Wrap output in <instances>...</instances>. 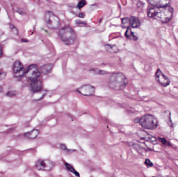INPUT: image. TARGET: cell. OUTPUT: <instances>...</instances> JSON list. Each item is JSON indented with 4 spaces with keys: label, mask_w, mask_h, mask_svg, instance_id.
I'll use <instances>...</instances> for the list:
<instances>
[{
    "label": "cell",
    "mask_w": 178,
    "mask_h": 177,
    "mask_svg": "<svg viewBox=\"0 0 178 177\" xmlns=\"http://www.w3.org/2000/svg\"><path fill=\"white\" fill-rule=\"evenodd\" d=\"M59 36L60 39L66 45H72L75 43L77 35L73 28L70 27H65L59 31Z\"/></svg>",
    "instance_id": "cell-3"
},
{
    "label": "cell",
    "mask_w": 178,
    "mask_h": 177,
    "mask_svg": "<svg viewBox=\"0 0 178 177\" xmlns=\"http://www.w3.org/2000/svg\"><path fill=\"white\" fill-rule=\"evenodd\" d=\"M128 83L127 77L121 73H115L111 75L108 86L112 90H121L126 87Z\"/></svg>",
    "instance_id": "cell-2"
},
{
    "label": "cell",
    "mask_w": 178,
    "mask_h": 177,
    "mask_svg": "<svg viewBox=\"0 0 178 177\" xmlns=\"http://www.w3.org/2000/svg\"><path fill=\"white\" fill-rule=\"evenodd\" d=\"M60 149L62 150H67L66 145H65V144H60Z\"/></svg>",
    "instance_id": "cell-29"
},
{
    "label": "cell",
    "mask_w": 178,
    "mask_h": 177,
    "mask_svg": "<svg viewBox=\"0 0 178 177\" xmlns=\"http://www.w3.org/2000/svg\"><path fill=\"white\" fill-rule=\"evenodd\" d=\"M139 117H137V118H135L134 121L135 122V123L137 124H139Z\"/></svg>",
    "instance_id": "cell-31"
},
{
    "label": "cell",
    "mask_w": 178,
    "mask_h": 177,
    "mask_svg": "<svg viewBox=\"0 0 178 177\" xmlns=\"http://www.w3.org/2000/svg\"><path fill=\"white\" fill-rule=\"evenodd\" d=\"M47 90H43L39 92H33V95L32 97V99L35 101L41 100L44 98V97L47 94Z\"/></svg>",
    "instance_id": "cell-15"
},
{
    "label": "cell",
    "mask_w": 178,
    "mask_h": 177,
    "mask_svg": "<svg viewBox=\"0 0 178 177\" xmlns=\"http://www.w3.org/2000/svg\"><path fill=\"white\" fill-rule=\"evenodd\" d=\"M105 48L106 51L112 53H116L119 51L118 47L116 45L112 44H107L105 46Z\"/></svg>",
    "instance_id": "cell-19"
},
{
    "label": "cell",
    "mask_w": 178,
    "mask_h": 177,
    "mask_svg": "<svg viewBox=\"0 0 178 177\" xmlns=\"http://www.w3.org/2000/svg\"><path fill=\"white\" fill-rule=\"evenodd\" d=\"M139 124L146 129L154 130L158 125V122L154 115L145 114L139 118Z\"/></svg>",
    "instance_id": "cell-4"
},
{
    "label": "cell",
    "mask_w": 178,
    "mask_h": 177,
    "mask_svg": "<svg viewBox=\"0 0 178 177\" xmlns=\"http://www.w3.org/2000/svg\"><path fill=\"white\" fill-rule=\"evenodd\" d=\"M90 72L93 73L94 74L103 75L105 74H108V72L99 69H92L90 70Z\"/></svg>",
    "instance_id": "cell-22"
},
{
    "label": "cell",
    "mask_w": 178,
    "mask_h": 177,
    "mask_svg": "<svg viewBox=\"0 0 178 177\" xmlns=\"http://www.w3.org/2000/svg\"><path fill=\"white\" fill-rule=\"evenodd\" d=\"M86 0H82L80 2H79V3L78 4V9H82V7H84L86 5Z\"/></svg>",
    "instance_id": "cell-25"
},
{
    "label": "cell",
    "mask_w": 178,
    "mask_h": 177,
    "mask_svg": "<svg viewBox=\"0 0 178 177\" xmlns=\"http://www.w3.org/2000/svg\"><path fill=\"white\" fill-rule=\"evenodd\" d=\"M25 77L30 81L38 79L41 75L39 69L36 64H31L25 71Z\"/></svg>",
    "instance_id": "cell-7"
},
{
    "label": "cell",
    "mask_w": 178,
    "mask_h": 177,
    "mask_svg": "<svg viewBox=\"0 0 178 177\" xmlns=\"http://www.w3.org/2000/svg\"><path fill=\"white\" fill-rule=\"evenodd\" d=\"M168 111H166L164 113L165 114H163V118L165 120L166 122L167 123V124L170 126H172V122L171 120V113L169 111L168 112V114H167Z\"/></svg>",
    "instance_id": "cell-21"
},
{
    "label": "cell",
    "mask_w": 178,
    "mask_h": 177,
    "mask_svg": "<svg viewBox=\"0 0 178 177\" xmlns=\"http://www.w3.org/2000/svg\"><path fill=\"white\" fill-rule=\"evenodd\" d=\"M53 66H54V65L52 64H44L42 66L40 67V68L39 69L41 74L47 75L49 74L53 70Z\"/></svg>",
    "instance_id": "cell-14"
},
{
    "label": "cell",
    "mask_w": 178,
    "mask_h": 177,
    "mask_svg": "<svg viewBox=\"0 0 178 177\" xmlns=\"http://www.w3.org/2000/svg\"><path fill=\"white\" fill-rule=\"evenodd\" d=\"M17 94H18V92L16 90H11L7 92L6 95L10 98H13L17 96Z\"/></svg>",
    "instance_id": "cell-23"
},
{
    "label": "cell",
    "mask_w": 178,
    "mask_h": 177,
    "mask_svg": "<svg viewBox=\"0 0 178 177\" xmlns=\"http://www.w3.org/2000/svg\"><path fill=\"white\" fill-rule=\"evenodd\" d=\"M144 164L147 167H151L153 166V163L149 159L146 158L144 162Z\"/></svg>",
    "instance_id": "cell-26"
},
{
    "label": "cell",
    "mask_w": 178,
    "mask_h": 177,
    "mask_svg": "<svg viewBox=\"0 0 178 177\" xmlns=\"http://www.w3.org/2000/svg\"><path fill=\"white\" fill-rule=\"evenodd\" d=\"M6 76H7V73L3 71L0 72V81L4 79Z\"/></svg>",
    "instance_id": "cell-27"
},
{
    "label": "cell",
    "mask_w": 178,
    "mask_h": 177,
    "mask_svg": "<svg viewBox=\"0 0 178 177\" xmlns=\"http://www.w3.org/2000/svg\"><path fill=\"white\" fill-rule=\"evenodd\" d=\"M3 92V88L2 86L0 85V93H2Z\"/></svg>",
    "instance_id": "cell-32"
},
{
    "label": "cell",
    "mask_w": 178,
    "mask_h": 177,
    "mask_svg": "<svg viewBox=\"0 0 178 177\" xmlns=\"http://www.w3.org/2000/svg\"><path fill=\"white\" fill-rule=\"evenodd\" d=\"M76 91L84 96H91L94 95L95 88L91 85L86 84L77 88Z\"/></svg>",
    "instance_id": "cell-10"
},
{
    "label": "cell",
    "mask_w": 178,
    "mask_h": 177,
    "mask_svg": "<svg viewBox=\"0 0 178 177\" xmlns=\"http://www.w3.org/2000/svg\"><path fill=\"white\" fill-rule=\"evenodd\" d=\"M148 2L154 7H165L170 3V0H147Z\"/></svg>",
    "instance_id": "cell-13"
},
{
    "label": "cell",
    "mask_w": 178,
    "mask_h": 177,
    "mask_svg": "<svg viewBox=\"0 0 178 177\" xmlns=\"http://www.w3.org/2000/svg\"><path fill=\"white\" fill-rule=\"evenodd\" d=\"M44 21L47 27L52 29H57L61 25L60 19L52 12L47 11L44 15Z\"/></svg>",
    "instance_id": "cell-5"
},
{
    "label": "cell",
    "mask_w": 178,
    "mask_h": 177,
    "mask_svg": "<svg viewBox=\"0 0 178 177\" xmlns=\"http://www.w3.org/2000/svg\"><path fill=\"white\" fill-rule=\"evenodd\" d=\"M30 81L29 87L31 92H36L43 90V83L41 80L37 79Z\"/></svg>",
    "instance_id": "cell-12"
},
{
    "label": "cell",
    "mask_w": 178,
    "mask_h": 177,
    "mask_svg": "<svg viewBox=\"0 0 178 177\" xmlns=\"http://www.w3.org/2000/svg\"><path fill=\"white\" fill-rule=\"evenodd\" d=\"M158 139L159 141H160L163 145H168V146L170 145L169 142L165 138H163V137H158Z\"/></svg>",
    "instance_id": "cell-24"
},
{
    "label": "cell",
    "mask_w": 178,
    "mask_h": 177,
    "mask_svg": "<svg viewBox=\"0 0 178 177\" xmlns=\"http://www.w3.org/2000/svg\"><path fill=\"white\" fill-rule=\"evenodd\" d=\"M137 134L141 139L152 143L153 144L155 145L158 143V140L155 137L153 136L152 135L144 130H139L137 132Z\"/></svg>",
    "instance_id": "cell-11"
},
{
    "label": "cell",
    "mask_w": 178,
    "mask_h": 177,
    "mask_svg": "<svg viewBox=\"0 0 178 177\" xmlns=\"http://www.w3.org/2000/svg\"><path fill=\"white\" fill-rule=\"evenodd\" d=\"M3 55L2 47L0 45V57H2Z\"/></svg>",
    "instance_id": "cell-30"
},
{
    "label": "cell",
    "mask_w": 178,
    "mask_h": 177,
    "mask_svg": "<svg viewBox=\"0 0 178 177\" xmlns=\"http://www.w3.org/2000/svg\"><path fill=\"white\" fill-rule=\"evenodd\" d=\"M174 9L169 5L165 7H154L148 9L147 15L151 18L163 23H166L171 19Z\"/></svg>",
    "instance_id": "cell-1"
},
{
    "label": "cell",
    "mask_w": 178,
    "mask_h": 177,
    "mask_svg": "<svg viewBox=\"0 0 178 177\" xmlns=\"http://www.w3.org/2000/svg\"><path fill=\"white\" fill-rule=\"evenodd\" d=\"M84 16L85 15L84 14V13H80V17H81V18H84Z\"/></svg>",
    "instance_id": "cell-33"
},
{
    "label": "cell",
    "mask_w": 178,
    "mask_h": 177,
    "mask_svg": "<svg viewBox=\"0 0 178 177\" xmlns=\"http://www.w3.org/2000/svg\"><path fill=\"white\" fill-rule=\"evenodd\" d=\"M39 134H40V131L39 130H38L37 129H33L30 131L26 132L24 134V136L29 139H36L37 137L38 136Z\"/></svg>",
    "instance_id": "cell-17"
},
{
    "label": "cell",
    "mask_w": 178,
    "mask_h": 177,
    "mask_svg": "<svg viewBox=\"0 0 178 177\" xmlns=\"http://www.w3.org/2000/svg\"><path fill=\"white\" fill-rule=\"evenodd\" d=\"M55 167L54 163L46 159H40L36 163V168L40 171H49L53 169Z\"/></svg>",
    "instance_id": "cell-6"
},
{
    "label": "cell",
    "mask_w": 178,
    "mask_h": 177,
    "mask_svg": "<svg viewBox=\"0 0 178 177\" xmlns=\"http://www.w3.org/2000/svg\"><path fill=\"white\" fill-rule=\"evenodd\" d=\"M155 79L159 84L163 87H167L170 84V79L164 74L159 69H157L155 75Z\"/></svg>",
    "instance_id": "cell-8"
},
{
    "label": "cell",
    "mask_w": 178,
    "mask_h": 177,
    "mask_svg": "<svg viewBox=\"0 0 178 177\" xmlns=\"http://www.w3.org/2000/svg\"><path fill=\"white\" fill-rule=\"evenodd\" d=\"M125 36H126L127 38H129L131 40L135 41V40H137V36L134 34V33L132 31V30L130 28H128L127 31H126Z\"/></svg>",
    "instance_id": "cell-20"
},
{
    "label": "cell",
    "mask_w": 178,
    "mask_h": 177,
    "mask_svg": "<svg viewBox=\"0 0 178 177\" xmlns=\"http://www.w3.org/2000/svg\"><path fill=\"white\" fill-rule=\"evenodd\" d=\"M64 163L65 166L66 167L67 169L70 173H73L74 175H75L76 176H77V177H79L80 175L79 173L73 167V165L69 164L68 163L66 162L65 161H64Z\"/></svg>",
    "instance_id": "cell-18"
},
{
    "label": "cell",
    "mask_w": 178,
    "mask_h": 177,
    "mask_svg": "<svg viewBox=\"0 0 178 177\" xmlns=\"http://www.w3.org/2000/svg\"><path fill=\"white\" fill-rule=\"evenodd\" d=\"M10 27H11V29L12 30V31L13 33H14V34L17 35V29L15 28V27L13 26V25H11Z\"/></svg>",
    "instance_id": "cell-28"
},
{
    "label": "cell",
    "mask_w": 178,
    "mask_h": 177,
    "mask_svg": "<svg viewBox=\"0 0 178 177\" xmlns=\"http://www.w3.org/2000/svg\"><path fill=\"white\" fill-rule=\"evenodd\" d=\"M132 20L133 17H124L121 20V26L122 28H129L131 27L132 25Z\"/></svg>",
    "instance_id": "cell-16"
},
{
    "label": "cell",
    "mask_w": 178,
    "mask_h": 177,
    "mask_svg": "<svg viewBox=\"0 0 178 177\" xmlns=\"http://www.w3.org/2000/svg\"><path fill=\"white\" fill-rule=\"evenodd\" d=\"M13 72L14 77L16 78H20L25 74L24 66L19 60L16 61L13 64Z\"/></svg>",
    "instance_id": "cell-9"
}]
</instances>
